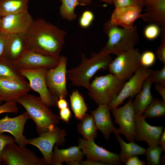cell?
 <instances>
[{"label":"cell","mask_w":165,"mask_h":165,"mask_svg":"<svg viewBox=\"0 0 165 165\" xmlns=\"http://www.w3.org/2000/svg\"><path fill=\"white\" fill-rule=\"evenodd\" d=\"M66 31L42 19L33 20L25 33L27 50L59 58Z\"/></svg>","instance_id":"obj_1"},{"label":"cell","mask_w":165,"mask_h":165,"mask_svg":"<svg viewBox=\"0 0 165 165\" xmlns=\"http://www.w3.org/2000/svg\"><path fill=\"white\" fill-rule=\"evenodd\" d=\"M15 101L25 109L35 123L39 135L52 130L59 123V116L53 112L40 97L27 93Z\"/></svg>","instance_id":"obj_2"},{"label":"cell","mask_w":165,"mask_h":165,"mask_svg":"<svg viewBox=\"0 0 165 165\" xmlns=\"http://www.w3.org/2000/svg\"><path fill=\"white\" fill-rule=\"evenodd\" d=\"M112 60L110 55L101 51L92 53L90 58L82 54L80 64L67 71V79L75 86H82L88 90L93 76L98 70L108 68Z\"/></svg>","instance_id":"obj_3"},{"label":"cell","mask_w":165,"mask_h":165,"mask_svg":"<svg viewBox=\"0 0 165 165\" xmlns=\"http://www.w3.org/2000/svg\"><path fill=\"white\" fill-rule=\"evenodd\" d=\"M103 31L108 39L101 51L106 54L118 55L127 51L134 48L139 41L135 26L127 29L112 24L109 20L104 24Z\"/></svg>","instance_id":"obj_4"},{"label":"cell","mask_w":165,"mask_h":165,"mask_svg":"<svg viewBox=\"0 0 165 165\" xmlns=\"http://www.w3.org/2000/svg\"><path fill=\"white\" fill-rule=\"evenodd\" d=\"M124 83L110 73L97 76L90 83L88 94L98 105H108L118 95Z\"/></svg>","instance_id":"obj_5"},{"label":"cell","mask_w":165,"mask_h":165,"mask_svg":"<svg viewBox=\"0 0 165 165\" xmlns=\"http://www.w3.org/2000/svg\"><path fill=\"white\" fill-rule=\"evenodd\" d=\"M141 54L138 49L134 48L118 54L109 65V72L125 82L141 67Z\"/></svg>","instance_id":"obj_6"},{"label":"cell","mask_w":165,"mask_h":165,"mask_svg":"<svg viewBox=\"0 0 165 165\" xmlns=\"http://www.w3.org/2000/svg\"><path fill=\"white\" fill-rule=\"evenodd\" d=\"M66 130L57 126L52 130L43 133L38 137L28 139L25 144L37 148L43 155L48 165H50L53 149L55 145H63L65 142Z\"/></svg>","instance_id":"obj_7"},{"label":"cell","mask_w":165,"mask_h":165,"mask_svg":"<svg viewBox=\"0 0 165 165\" xmlns=\"http://www.w3.org/2000/svg\"><path fill=\"white\" fill-rule=\"evenodd\" d=\"M2 164L5 165H47L43 157H38L25 146L14 143L7 145L3 151Z\"/></svg>","instance_id":"obj_8"},{"label":"cell","mask_w":165,"mask_h":165,"mask_svg":"<svg viewBox=\"0 0 165 165\" xmlns=\"http://www.w3.org/2000/svg\"><path fill=\"white\" fill-rule=\"evenodd\" d=\"M48 69L42 68L36 69H19L20 73L28 81L31 89L38 93L43 102L49 107L57 106L58 98L53 96L47 86L45 75Z\"/></svg>","instance_id":"obj_9"},{"label":"cell","mask_w":165,"mask_h":165,"mask_svg":"<svg viewBox=\"0 0 165 165\" xmlns=\"http://www.w3.org/2000/svg\"><path fill=\"white\" fill-rule=\"evenodd\" d=\"M58 64L55 67L48 69L45 79L48 88L51 94L59 98H65L68 94L66 87V66L68 58L61 56Z\"/></svg>","instance_id":"obj_10"},{"label":"cell","mask_w":165,"mask_h":165,"mask_svg":"<svg viewBox=\"0 0 165 165\" xmlns=\"http://www.w3.org/2000/svg\"><path fill=\"white\" fill-rule=\"evenodd\" d=\"M133 101L130 98L123 106L111 109L115 123L119 126V134L123 135L129 141L135 140L136 113Z\"/></svg>","instance_id":"obj_11"},{"label":"cell","mask_w":165,"mask_h":165,"mask_svg":"<svg viewBox=\"0 0 165 165\" xmlns=\"http://www.w3.org/2000/svg\"><path fill=\"white\" fill-rule=\"evenodd\" d=\"M151 69L141 67L125 82L116 97L108 105L111 109L118 107L127 98L136 95L141 90L144 82L149 76Z\"/></svg>","instance_id":"obj_12"},{"label":"cell","mask_w":165,"mask_h":165,"mask_svg":"<svg viewBox=\"0 0 165 165\" xmlns=\"http://www.w3.org/2000/svg\"><path fill=\"white\" fill-rule=\"evenodd\" d=\"M78 146L87 159L99 161L106 165L121 164L119 154L109 151L97 145L94 140L78 139Z\"/></svg>","instance_id":"obj_13"},{"label":"cell","mask_w":165,"mask_h":165,"mask_svg":"<svg viewBox=\"0 0 165 165\" xmlns=\"http://www.w3.org/2000/svg\"><path fill=\"white\" fill-rule=\"evenodd\" d=\"M59 58L27 50L14 63L18 69H33L42 68L50 69L58 64Z\"/></svg>","instance_id":"obj_14"},{"label":"cell","mask_w":165,"mask_h":165,"mask_svg":"<svg viewBox=\"0 0 165 165\" xmlns=\"http://www.w3.org/2000/svg\"><path fill=\"white\" fill-rule=\"evenodd\" d=\"M33 20L28 12L5 16L2 17L0 32L8 35L25 34Z\"/></svg>","instance_id":"obj_15"},{"label":"cell","mask_w":165,"mask_h":165,"mask_svg":"<svg viewBox=\"0 0 165 165\" xmlns=\"http://www.w3.org/2000/svg\"><path fill=\"white\" fill-rule=\"evenodd\" d=\"M29 119L26 112L14 117L6 116L0 119V133L5 132L10 133L18 145L25 146L27 138L23 133L26 123Z\"/></svg>","instance_id":"obj_16"},{"label":"cell","mask_w":165,"mask_h":165,"mask_svg":"<svg viewBox=\"0 0 165 165\" xmlns=\"http://www.w3.org/2000/svg\"><path fill=\"white\" fill-rule=\"evenodd\" d=\"M143 114H135L136 133L135 140L143 141L148 146L159 145L158 141L164 129L162 126H152L148 123Z\"/></svg>","instance_id":"obj_17"},{"label":"cell","mask_w":165,"mask_h":165,"mask_svg":"<svg viewBox=\"0 0 165 165\" xmlns=\"http://www.w3.org/2000/svg\"><path fill=\"white\" fill-rule=\"evenodd\" d=\"M142 8L138 6L115 8L109 21L112 24L127 29H131L135 21L141 18Z\"/></svg>","instance_id":"obj_18"},{"label":"cell","mask_w":165,"mask_h":165,"mask_svg":"<svg viewBox=\"0 0 165 165\" xmlns=\"http://www.w3.org/2000/svg\"><path fill=\"white\" fill-rule=\"evenodd\" d=\"M110 110L108 105H101L91 112L97 130L101 131L107 141L109 140L111 133L115 135L119 134L118 128L112 123Z\"/></svg>","instance_id":"obj_19"},{"label":"cell","mask_w":165,"mask_h":165,"mask_svg":"<svg viewBox=\"0 0 165 165\" xmlns=\"http://www.w3.org/2000/svg\"><path fill=\"white\" fill-rule=\"evenodd\" d=\"M31 90L29 83L13 79H0V100L3 101H15Z\"/></svg>","instance_id":"obj_20"},{"label":"cell","mask_w":165,"mask_h":165,"mask_svg":"<svg viewBox=\"0 0 165 165\" xmlns=\"http://www.w3.org/2000/svg\"><path fill=\"white\" fill-rule=\"evenodd\" d=\"M27 50L25 34L8 35L5 57L14 63Z\"/></svg>","instance_id":"obj_21"},{"label":"cell","mask_w":165,"mask_h":165,"mask_svg":"<svg viewBox=\"0 0 165 165\" xmlns=\"http://www.w3.org/2000/svg\"><path fill=\"white\" fill-rule=\"evenodd\" d=\"M56 145L53 147L51 164L61 165L63 162L67 164L82 160L84 155L78 146H73L66 149H59Z\"/></svg>","instance_id":"obj_22"},{"label":"cell","mask_w":165,"mask_h":165,"mask_svg":"<svg viewBox=\"0 0 165 165\" xmlns=\"http://www.w3.org/2000/svg\"><path fill=\"white\" fill-rule=\"evenodd\" d=\"M141 18L144 20L165 26V0H153L146 4Z\"/></svg>","instance_id":"obj_23"},{"label":"cell","mask_w":165,"mask_h":165,"mask_svg":"<svg viewBox=\"0 0 165 165\" xmlns=\"http://www.w3.org/2000/svg\"><path fill=\"white\" fill-rule=\"evenodd\" d=\"M153 83L148 77L145 81L142 87L133 101V107L136 114L143 115L145 109L153 98L151 92Z\"/></svg>","instance_id":"obj_24"},{"label":"cell","mask_w":165,"mask_h":165,"mask_svg":"<svg viewBox=\"0 0 165 165\" xmlns=\"http://www.w3.org/2000/svg\"><path fill=\"white\" fill-rule=\"evenodd\" d=\"M119 134H117L116 136L121 147V152L119 154L121 162L124 164L131 157L145 154L146 149L138 145L134 141L126 143Z\"/></svg>","instance_id":"obj_25"},{"label":"cell","mask_w":165,"mask_h":165,"mask_svg":"<svg viewBox=\"0 0 165 165\" xmlns=\"http://www.w3.org/2000/svg\"><path fill=\"white\" fill-rule=\"evenodd\" d=\"M0 79H13L29 83L14 63L5 57L0 59Z\"/></svg>","instance_id":"obj_26"},{"label":"cell","mask_w":165,"mask_h":165,"mask_svg":"<svg viewBox=\"0 0 165 165\" xmlns=\"http://www.w3.org/2000/svg\"><path fill=\"white\" fill-rule=\"evenodd\" d=\"M29 0H0V16L28 12Z\"/></svg>","instance_id":"obj_27"},{"label":"cell","mask_w":165,"mask_h":165,"mask_svg":"<svg viewBox=\"0 0 165 165\" xmlns=\"http://www.w3.org/2000/svg\"><path fill=\"white\" fill-rule=\"evenodd\" d=\"M77 128L78 132L85 139L94 140L97 137V129L91 115L86 113L80 120Z\"/></svg>","instance_id":"obj_28"},{"label":"cell","mask_w":165,"mask_h":165,"mask_svg":"<svg viewBox=\"0 0 165 165\" xmlns=\"http://www.w3.org/2000/svg\"><path fill=\"white\" fill-rule=\"evenodd\" d=\"M71 106L75 117L81 120L86 114L88 108L82 95L76 90L70 95Z\"/></svg>","instance_id":"obj_29"},{"label":"cell","mask_w":165,"mask_h":165,"mask_svg":"<svg viewBox=\"0 0 165 165\" xmlns=\"http://www.w3.org/2000/svg\"><path fill=\"white\" fill-rule=\"evenodd\" d=\"M165 115V101L162 99L153 98L143 114L145 118L163 117Z\"/></svg>","instance_id":"obj_30"},{"label":"cell","mask_w":165,"mask_h":165,"mask_svg":"<svg viewBox=\"0 0 165 165\" xmlns=\"http://www.w3.org/2000/svg\"><path fill=\"white\" fill-rule=\"evenodd\" d=\"M61 1L60 13L61 16L68 21H72L75 19L77 15L75 10L78 5H81L78 0H59Z\"/></svg>","instance_id":"obj_31"},{"label":"cell","mask_w":165,"mask_h":165,"mask_svg":"<svg viewBox=\"0 0 165 165\" xmlns=\"http://www.w3.org/2000/svg\"><path fill=\"white\" fill-rule=\"evenodd\" d=\"M163 151L159 145L148 146L145 154L147 163L149 165H159L160 163L161 156Z\"/></svg>","instance_id":"obj_32"},{"label":"cell","mask_w":165,"mask_h":165,"mask_svg":"<svg viewBox=\"0 0 165 165\" xmlns=\"http://www.w3.org/2000/svg\"><path fill=\"white\" fill-rule=\"evenodd\" d=\"M148 77L152 83H156L165 86V64L160 70H151Z\"/></svg>","instance_id":"obj_33"},{"label":"cell","mask_w":165,"mask_h":165,"mask_svg":"<svg viewBox=\"0 0 165 165\" xmlns=\"http://www.w3.org/2000/svg\"><path fill=\"white\" fill-rule=\"evenodd\" d=\"M156 60V55L152 51H146L141 54L140 61L142 67L149 68L154 64Z\"/></svg>","instance_id":"obj_34"},{"label":"cell","mask_w":165,"mask_h":165,"mask_svg":"<svg viewBox=\"0 0 165 165\" xmlns=\"http://www.w3.org/2000/svg\"><path fill=\"white\" fill-rule=\"evenodd\" d=\"M160 29L159 25L152 23L147 26L144 31L145 38L149 40H153L157 38L160 33Z\"/></svg>","instance_id":"obj_35"},{"label":"cell","mask_w":165,"mask_h":165,"mask_svg":"<svg viewBox=\"0 0 165 165\" xmlns=\"http://www.w3.org/2000/svg\"><path fill=\"white\" fill-rule=\"evenodd\" d=\"M94 19V15L92 12L90 10H85L80 18L79 25L83 28H87L91 25Z\"/></svg>","instance_id":"obj_36"},{"label":"cell","mask_w":165,"mask_h":165,"mask_svg":"<svg viewBox=\"0 0 165 165\" xmlns=\"http://www.w3.org/2000/svg\"><path fill=\"white\" fill-rule=\"evenodd\" d=\"M115 8L130 6H138L143 7L144 2L142 0H113Z\"/></svg>","instance_id":"obj_37"},{"label":"cell","mask_w":165,"mask_h":165,"mask_svg":"<svg viewBox=\"0 0 165 165\" xmlns=\"http://www.w3.org/2000/svg\"><path fill=\"white\" fill-rule=\"evenodd\" d=\"M15 101H7L0 105V114L4 113H17L18 108Z\"/></svg>","instance_id":"obj_38"},{"label":"cell","mask_w":165,"mask_h":165,"mask_svg":"<svg viewBox=\"0 0 165 165\" xmlns=\"http://www.w3.org/2000/svg\"><path fill=\"white\" fill-rule=\"evenodd\" d=\"M15 142L13 137L0 133V165L2 164V155L5 147L7 145Z\"/></svg>","instance_id":"obj_39"},{"label":"cell","mask_w":165,"mask_h":165,"mask_svg":"<svg viewBox=\"0 0 165 165\" xmlns=\"http://www.w3.org/2000/svg\"><path fill=\"white\" fill-rule=\"evenodd\" d=\"M8 35L0 32V59L5 57Z\"/></svg>","instance_id":"obj_40"},{"label":"cell","mask_w":165,"mask_h":165,"mask_svg":"<svg viewBox=\"0 0 165 165\" xmlns=\"http://www.w3.org/2000/svg\"><path fill=\"white\" fill-rule=\"evenodd\" d=\"M59 114L60 119L66 123H68L72 116L71 110L68 107L60 109Z\"/></svg>","instance_id":"obj_41"},{"label":"cell","mask_w":165,"mask_h":165,"mask_svg":"<svg viewBox=\"0 0 165 165\" xmlns=\"http://www.w3.org/2000/svg\"><path fill=\"white\" fill-rule=\"evenodd\" d=\"M158 58L165 64V42H161V44L156 51Z\"/></svg>","instance_id":"obj_42"},{"label":"cell","mask_w":165,"mask_h":165,"mask_svg":"<svg viewBox=\"0 0 165 165\" xmlns=\"http://www.w3.org/2000/svg\"><path fill=\"white\" fill-rule=\"evenodd\" d=\"M125 165H145L146 163L140 160L137 156L129 158L124 163Z\"/></svg>","instance_id":"obj_43"},{"label":"cell","mask_w":165,"mask_h":165,"mask_svg":"<svg viewBox=\"0 0 165 165\" xmlns=\"http://www.w3.org/2000/svg\"><path fill=\"white\" fill-rule=\"evenodd\" d=\"M74 165H106L105 163L97 161L87 159L86 160H81L74 163Z\"/></svg>","instance_id":"obj_44"},{"label":"cell","mask_w":165,"mask_h":165,"mask_svg":"<svg viewBox=\"0 0 165 165\" xmlns=\"http://www.w3.org/2000/svg\"><path fill=\"white\" fill-rule=\"evenodd\" d=\"M155 87L156 90L162 97V99L165 101V86L161 84L156 83Z\"/></svg>","instance_id":"obj_45"},{"label":"cell","mask_w":165,"mask_h":165,"mask_svg":"<svg viewBox=\"0 0 165 165\" xmlns=\"http://www.w3.org/2000/svg\"><path fill=\"white\" fill-rule=\"evenodd\" d=\"M57 106L60 110L68 107V103L65 98L62 97L59 98L57 101Z\"/></svg>","instance_id":"obj_46"},{"label":"cell","mask_w":165,"mask_h":165,"mask_svg":"<svg viewBox=\"0 0 165 165\" xmlns=\"http://www.w3.org/2000/svg\"><path fill=\"white\" fill-rule=\"evenodd\" d=\"M159 145L162 148L163 151H165V129L163 130L161 134L158 141Z\"/></svg>","instance_id":"obj_47"},{"label":"cell","mask_w":165,"mask_h":165,"mask_svg":"<svg viewBox=\"0 0 165 165\" xmlns=\"http://www.w3.org/2000/svg\"><path fill=\"white\" fill-rule=\"evenodd\" d=\"M92 0H78L81 6H84L90 4ZM108 4H113V0H99Z\"/></svg>","instance_id":"obj_48"},{"label":"cell","mask_w":165,"mask_h":165,"mask_svg":"<svg viewBox=\"0 0 165 165\" xmlns=\"http://www.w3.org/2000/svg\"><path fill=\"white\" fill-rule=\"evenodd\" d=\"M142 0L143 1V2H144L145 6V4L150 2L151 1H152L153 0Z\"/></svg>","instance_id":"obj_49"},{"label":"cell","mask_w":165,"mask_h":165,"mask_svg":"<svg viewBox=\"0 0 165 165\" xmlns=\"http://www.w3.org/2000/svg\"><path fill=\"white\" fill-rule=\"evenodd\" d=\"M2 101H3L0 100V105L2 104Z\"/></svg>","instance_id":"obj_50"},{"label":"cell","mask_w":165,"mask_h":165,"mask_svg":"<svg viewBox=\"0 0 165 165\" xmlns=\"http://www.w3.org/2000/svg\"><path fill=\"white\" fill-rule=\"evenodd\" d=\"M1 19H2V17L0 16V23H1Z\"/></svg>","instance_id":"obj_51"}]
</instances>
